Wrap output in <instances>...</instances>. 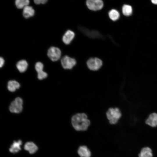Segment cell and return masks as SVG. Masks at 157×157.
I'll return each mask as SVG.
<instances>
[{
    "mask_svg": "<svg viewBox=\"0 0 157 157\" xmlns=\"http://www.w3.org/2000/svg\"><path fill=\"white\" fill-rule=\"evenodd\" d=\"M71 123L77 131L86 130L90 124L87 115L84 113H78L73 115L71 118Z\"/></svg>",
    "mask_w": 157,
    "mask_h": 157,
    "instance_id": "1",
    "label": "cell"
},
{
    "mask_svg": "<svg viewBox=\"0 0 157 157\" xmlns=\"http://www.w3.org/2000/svg\"><path fill=\"white\" fill-rule=\"evenodd\" d=\"M106 115L109 123L114 124L118 122L121 117L122 114L120 110L118 108H110L107 111Z\"/></svg>",
    "mask_w": 157,
    "mask_h": 157,
    "instance_id": "2",
    "label": "cell"
},
{
    "mask_svg": "<svg viewBox=\"0 0 157 157\" xmlns=\"http://www.w3.org/2000/svg\"><path fill=\"white\" fill-rule=\"evenodd\" d=\"M23 101L22 98L17 97L11 102L9 107L10 111L12 113H19L23 109Z\"/></svg>",
    "mask_w": 157,
    "mask_h": 157,
    "instance_id": "3",
    "label": "cell"
},
{
    "mask_svg": "<svg viewBox=\"0 0 157 157\" xmlns=\"http://www.w3.org/2000/svg\"><path fill=\"white\" fill-rule=\"evenodd\" d=\"M103 64L102 61L97 58H92L89 59L87 62V65L90 70H98L101 67Z\"/></svg>",
    "mask_w": 157,
    "mask_h": 157,
    "instance_id": "4",
    "label": "cell"
},
{
    "mask_svg": "<svg viewBox=\"0 0 157 157\" xmlns=\"http://www.w3.org/2000/svg\"><path fill=\"white\" fill-rule=\"evenodd\" d=\"M61 62L62 67L65 69H71L76 64V61L75 59L67 56L62 57Z\"/></svg>",
    "mask_w": 157,
    "mask_h": 157,
    "instance_id": "5",
    "label": "cell"
},
{
    "mask_svg": "<svg viewBox=\"0 0 157 157\" xmlns=\"http://www.w3.org/2000/svg\"><path fill=\"white\" fill-rule=\"evenodd\" d=\"M86 4L90 10L95 11L101 10L104 6L102 0H87Z\"/></svg>",
    "mask_w": 157,
    "mask_h": 157,
    "instance_id": "6",
    "label": "cell"
},
{
    "mask_svg": "<svg viewBox=\"0 0 157 157\" xmlns=\"http://www.w3.org/2000/svg\"><path fill=\"white\" fill-rule=\"evenodd\" d=\"M47 55L52 61H56L60 58L61 51L60 49L58 48L52 47L48 50Z\"/></svg>",
    "mask_w": 157,
    "mask_h": 157,
    "instance_id": "7",
    "label": "cell"
},
{
    "mask_svg": "<svg viewBox=\"0 0 157 157\" xmlns=\"http://www.w3.org/2000/svg\"><path fill=\"white\" fill-rule=\"evenodd\" d=\"M75 33L70 30H67L63 35L62 40L63 42L66 44H69L75 37Z\"/></svg>",
    "mask_w": 157,
    "mask_h": 157,
    "instance_id": "8",
    "label": "cell"
},
{
    "mask_svg": "<svg viewBox=\"0 0 157 157\" xmlns=\"http://www.w3.org/2000/svg\"><path fill=\"white\" fill-rule=\"evenodd\" d=\"M145 123L152 127L157 126V113H154L150 114L146 120Z\"/></svg>",
    "mask_w": 157,
    "mask_h": 157,
    "instance_id": "9",
    "label": "cell"
},
{
    "mask_svg": "<svg viewBox=\"0 0 157 157\" xmlns=\"http://www.w3.org/2000/svg\"><path fill=\"white\" fill-rule=\"evenodd\" d=\"M78 153L81 157H90L91 152L85 146H80L78 150Z\"/></svg>",
    "mask_w": 157,
    "mask_h": 157,
    "instance_id": "10",
    "label": "cell"
},
{
    "mask_svg": "<svg viewBox=\"0 0 157 157\" xmlns=\"http://www.w3.org/2000/svg\"><path fill=\"white\" fill-rule=\"evenodd\" d=\"M35 13V10L32 6H27L24 8L23 15L24 18H28L33 16Z\"/></svg>",
    "mask_w": 157,
    "mask_h": 157,
    "instance_id": "11",
    "label": "cell"
},
{
    "mask_svg": "<svg viewBox=\"0 0 157 157\" xmlns=\"http://www.w3.org/2000/svg\"><path fill=\"white\" fill-rule=\"evenodd\" d=\"M24 147L25 150L28 151L31 154L35 153L38 149L37 145L33 142H31L26 143Z\"/></svg>",
    "mask_w": 157,
    "mask_h": 157,
    "instance_id": "12",
    "label": "cell"
},
{
    "mask_svg": "<svg viewBox=\"0 0 157 157\" xmlns=\"http://www.w3.org/2000/svg\"><path fill=\"white\" fill-rule=\"evenodd\" d=\"M21 140L17 141H14L9 148V151L11 153H15L18 152L21 149L20 146L22 144Z\"/></svg>",
    "mask_w": 157,
    "mask_h": 157,
    "instance_id": "13",
    "label": "cell"
},
{
    "mask_svg": "<svg viewBox=\"0 0 157 157\" xmlns=\"http://www.w3.org/2000/svg\"><path fill=\"white\" fill-rule=\"evenodd\" d=\"M20 87L19 83L15 80H10L8 83L7 88L11 92H14Z\"/></svg>",
    "mask_w": 157,
    "mask_h": 157,
    "instance_id": "14",
    "label": "cell"
},
{
    "mask_svg": "<svg viewBox=\"0 0 157 157\" xmlns=\"http://www.w3.org/2000/svg\"><path fill=\"white\" fill-rule=\"evenodd\" d=\"M139 157H152V150L150 148L146 147L143 148L138 154Z\"/></svg>",
    "mask_w": 157,
    "mask_h": 157,
    "instance_id": "15",
    "label": "cell"
},
{
    "mask_svg": "<svg viewBox=\"0 0 157 157\" xmlns=\"http://www.w3.org/2000/svg\"><path fill=\"white\" fill-rule=\"evenodd\" d=\"M28 66L27 61L24 60L19 61L16 64V67L20 72H23L26 70Z\"/></svg>",
    "mask_w": 157,
    "mask_h": 157,
    "instance_id": "16",
    "label": "cell"
},
{
    "mask_svg": "<svg viewBox=\"0 0 157 157\" xmlns=\"http://www.w3.org/2000/svg\"><path fill=\"white\" fill-rule=\"evenodd\" d=\"M108 14L110 19L113 21H115L118 19L120 16L118 11L114 9L110 10Z\"/></svg>",
    "mask_w": 157,
    "mask_h": 157,
    "instance_id": "17",
    "label": "cell"
},
{
    "mask_svg": "<svg viewBox=\"0 0 157 157\" xmlns=\"http://www.w3.org/2000/svg\"><path fill=\"white\" fill-rule=\"evenodd\" d=\"M29 2V0H15V1L16 7L19 9H22L28 6Z\"/></svg>",
    "mask_w": 157,
    "mask_h": 157,
    "instance_id": "18",
    "label": "cell"
},
{
    "mask_svg": "<svg viewBox=\"0 0 157 157\" xmlns=\"http://www.w3.org/2000/svg\"><path fill=\"white\" fill-rule=\"evenodd\" d=\"M122 13L125 16H128L131 15L132 13L131 6L129 5H124L122 7Z\"/></svg>",
    "mask_w": 157,
    "mask_h": 157,
    "instance_id": "19",
    "label": "cell"
},
{
    "mask_svg": "<svg viewBox=\"0 0 157 157\" xmlns=\"http://www.w3.org/2000/svg\"><path fill=\"white\" fill-rule=\"evenodd\" d=\"M44 66L43 64L40 62H37L35 66V68L37 72L43 70Z\"/></svg>",
    "mask_w": 157,
    "mask_h": 157,
    "instance_id": "20",
    "label": "cell"
},
{
    "mask_svg": "<svg viewBox=\"0 0 157 157\" xmlns=\"http://www.w3.org/2000/svg\"><path fill=\"white\" fill-rule=\"evenodd\" d=\"M47 76V73L43 70L38 72V78L40 80H42L46 78Z\"/></svg>",
    "mask_w": 157,
    "mask_h": 157,
    "instance_id": "21",
    "label": "cell"
},
{
    "mask_svg": "<svg viewBox=\"0 0 157 157\" xmlns=\"http://www.w3.org/2000/svg\"><path fill=\"white\" fill-rule=\"evenodd\" d=\"M48 0H34V3L37 5L40 4H44L47 2Z\"/></svg>",
    "mask_w": 157,
    "mask_h": 157,
    "instance_id": "22",
    "label": "cell"
},
{
    "mask_svg": "<svg viewBox=\"0 0 157 157\" xmlns=\"http://www.w3.org/2000/svg\"><path fill=\"white\" fill-rule=\"evenodd\" d=\"M4 63V60L3 58L1 57L0 58V67H3Z\"/></svg>",
    "mask_w": 157,
    "mask_h": 157,
    "instance_id": "23",
    "label": "cell"
},
{
    "mask_svg": "<svg viewBox=\"0 0 157 157\" xmlns=\"http://www.w3.org/2000/svg\"><path fill=\"white\" fill-rule=\"evenodd\" d=\"M152 3L156 5H157V0H151Z\"/></svg>",
    "mask_w": 157,
    "mask_h": 157,
    "instance_id": "24",
    "label": "cell"
}]
</instances>
